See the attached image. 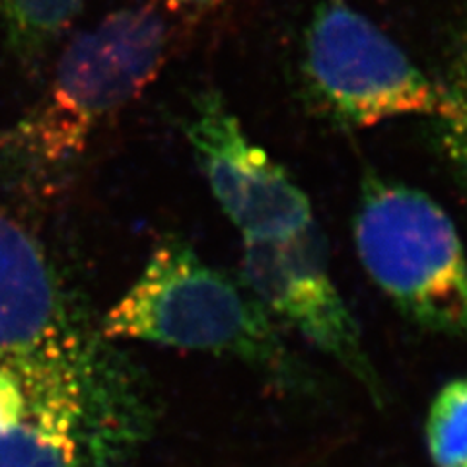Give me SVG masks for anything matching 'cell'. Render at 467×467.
Wrapping results in <instances>:
<instances>
[{"label": "cell", "mask_w": 467, "mask_h": 467, "mask_svg": "<svg viewBox=\"0 0 467 467\" xmlns=\"http://www.w3.org/2000/svg\"><path fill=\"white\" fill-rule=\"evenodd\" d=\"M99 337L84 329L41 355L0 360V467H129L139 456L158 407L140 372Z\"/></svg>", "instance_id": "6da1fadb"}, {"label": "cell", "mask_w": 467, "mask_h": 467, "mask_svg": "<svg viewBox=\"0 0 467 467\" xmlns=\"http://www.w3.org/2000/svg\"><path fill=\"white\" fill-rule=\"evenodd\" d=\"M108 341H142L232 358L292 396L317 382L242 279L204 261L180 236L158 242L150 259L99 326Z\"/></svg>", "instance_id": "7a4b0ae2"}, {"label": "cell", "mask_w": 467, "mask_h": 467, "mask_svg": "<svg viewBox=\"0 0 467 467\" xmlns=\"http://www.w3.org/2000/svg\"><path fill=\"white\" fill-rule=\"evenodd\" d=\"M170 41V24L154 3L108 14L68 43L46 96L0 142L5 156L32 171L75 162L98 130L154 82Z\"/></svg>", "instance_id": "3957f363"}, {"label": "cell", "mask_w": 467, "mask_h": 467, "mask_svg": "<svg viewBox=\"0 0 467 467\" xmlns=\"http://www.w3.org/2000/svg\"><path fill=\"white\" fill-rule=\"evenodd\" d=\"M353 236L364 271L409 321L467 341V254L441 204L417 187L367 173Z\"/></svg>", "instance_id": "277c9868"}, {"label": "cell", "mask_w": 467, "mask_h": 467, "mask_svg": "<svg viewBox=\"0 0 467 467\" xmlns=\"http://www.w3.org/2000/svg\"><path fill=\"white\" fill-rule=\"evenodd\" d=\"M300 72L312 108L339 129L448 113L442 84L347 0H321L304 29Z\"/></svg>", "instance_id": "5b68a950"}, {"label": "cell", "mask_w": 467, "mask_h": 467, "mask_svg": "<svg viewBox=\"0 0 467 467\" xmlns=\"http://www.w3.org/2000/svg\"><path fill=\"white\" fill-rule=\"evenodd\" d=\"M240 279L276 324L283 321L337 362L376 407L389 403L357 319L333 281L316 224L290 238L244 242Z\"/></svg>", "instance_id": "8992f818"}, {"label": "cell", "mask_w": 467, "mask_h": 467, "mask_svg": "<svg viewBox=\"0 0 467 467\" xmlns=\"http://www.w3.org/2000/svg\"><path fill=\"white\" fill-rule=\"evenodd\" d=\"M183 129L214 201L244 242L290 238L316 224L310 197L250 139L221 92L202 90Z\"/></svg>", "instance_id": "52a82bcc"}, {"label": "cell", "mask_w": 467, "mask_h": 467, "mask_svg": "<svg viewBox=\"0 0 467 467\" xmlns=\"http://www.w3.org/2000/svg\"><path fill=\"white\" fill-rule=\"evenodd\" d=\"M82 329L41 244L0 214V358L43 353Z\"/></svg>", "instance_id": "ba28073f"}, {"label": "cell", "mask_w": 467, "mask_h": 467, "mask_svg": "<svg viewBox=\"0 0 467 467\" xmlns=\"http://www.w3.org/2000/svg\"><path fill=\"white\" fill-rule=\"evenodd\" d=\"M438 82L448 98V113L436 121L438 146L467 197V16L451 36Z\"/></svg>", "instance_id": "9c48e42d"}, {"label": "cell", "mask_w": 467, "mask_h": 467, "mask_svg": "<svg viewBox=\"0 0 467 467\" xmlns=\"http://www.w3.org/2000/svg\"><path fill=\"white\" fill-rule=\"evenodd\" d=\"M86 0H0V22L14 49L32 57L49 47Z\"/></svg>", "instance_id": "30bf717a"}, {"label": "cell", "mask_w": 467, "mask_h": 467, "mask_svg": "<svg viewBox=\"0 0 467 467\" xmlns=\"http://www.w3.org/2000/svg\"><path fill=\"white\" fill-rule=\"evenodd\" d=\"M425 442L434 467H467V376L450 379L434 396Z\"/></svg>", "instance_id": "8fae6325"}, {"label": "cell", "mask_w": 467, "mask_h": 467, "mask_svg": "<svg viewBox=\"0 0 467 467\" xmlns=\"http://www.w3.org/2000/svg\"><path fill=\"white\" fill-rule=\"evenodd\" d=\"M164 8L175 16H182L185 20H199L207 14L223 8L230 0H160Z\"/></svg>", "instance_id": "7c38bea8"}]
</instances>
